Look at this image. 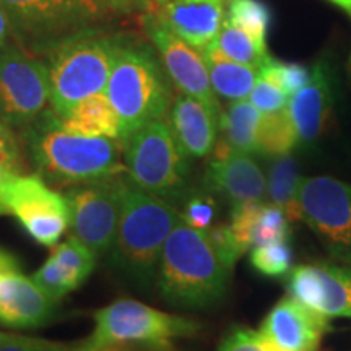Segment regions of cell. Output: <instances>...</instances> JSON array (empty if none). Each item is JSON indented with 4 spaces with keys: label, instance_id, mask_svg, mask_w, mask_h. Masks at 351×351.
Returning a JSON list of instances; mask_svg holds the SVG:
<instances>
[{
    "label": "cell",
    "instance_id": "cell-1",
    "mask_svg": "<svg viewBox=\"0 0 351 351\" xmlns=\"http://www.w3.org/2000/svg\"><path fill=\"white\" fill-rule=\"evenodd\" d=\"M36 174L57 187H73L127 173L121 140L82 137L60 125L52 108L19 132Z\"/></svg>",
    "mask_w": 351,
    "mask_h": 351
},
{
    "label": "cell",
    "instance_id": "cell-2",
    "mask_svg": "<svg viewBox=\"0 0 351 351\" xmlns=\"http://www.w3.org/2000/svg\"><path fill=\"white\" fill-rule=\"evenodd\" d=\"M231 270L208 232L189 226L181 218L163 245L156 283L171 304L199 309L221 300Z\"/></svg>",
    "mask_w": 351,
    "mask_h": 351
},
{
    "label": "cell",
    "instance_id": "cell-3",
    "mask_svg": "<svg viewBox=\"0 0 351 351\" xmlns=\"http://www.w3.org/2000/svg\"><path fill=\"white\" fill-rule=\"evenodd\" d=\"M106 95L119 116V140L152 121L166 119L173 90L158 52L134 34H122Z\"/></svg>",
    "mask_w": 351,
    "mask_h": 351
},
{
    "label": "cell",
    "instance_id": "cell-4",
    "mask_svg": "<svg viewBox=\"0 0 351 351\" xmlns=\"http://www.w3.org/2000/svg\"><path fill=\"white\" fill-rule=\"evenodd\" d=\"M179 219L181 212L174 205L148 194L124 173L119 226L109 252L112 265L142 287H150L163 245Z\"/></svg>",
    "mask_w": 351,
    "mask_h": 351
},
{
    "label": "cell",
    "instance_id": "cell-5",
    "mask_svg": "<svg viewBox=\"0 0 351 351\" xmlns=\"http://www.w3.org/2000/svg\"><path fill=\"white\" fill-rule=\"evenodd\" d=\"M16 46L44 59L86 34L106 32L112 16L96 0H0Z\"/></svg>",
    "mask_w": 351,
    "mask_h": 351
},
{
    "label": "cell",
    "instance_id": "cell-6",
    "mask_svg": "<svg viewBox=\"0 0 351 351\" xmlns=\"http://www.w3.org/2000/svg\"><path fill=\"white\" fill-rule=\"evenodd\" d=\"M121 36L119 33H91L44 57L49 67L51 108L57 117H64L88 96L106 91Z\"/></svg>",
    "mask_w": 351,
    "mask_h": 351
},
{
    "label": "cell",
    "instance_id": "cell-7",
    "mask_svg": "<svg viewBox=\"0 0 351 351\" xmlns=\"http://www.w3.org/2000/svg\"><path fill=\"white\" fill-rule=\"evenodd\" d=\"M121 145L122 161L132 181L174 207L181 204L191 191V168L168 121L148 122L121 140Z\"/></svg>",
    "mask_w": 351,
    "mask_h": 351
},
{
    "label": "cell",
    "instance_id": "cell-8",
    "mask_svg": "<svg viewBox=\"0 0 351 351\" xmlns=\"http://www.w3.org/2000/svg\"><path fill=\"white\" fill-rule=\"evenodd\" d=\"M199 328L197 320L163 313L134 300H122L96 311L95 330L83 340V351L130 343L166 346L176 337L194 335Z\"/></svg>",
    "mask_w": 351,
    "mask_h": 351
},
{
    "label": "cell",
    "instance_id": "cell-9",
    "mask_svg": "<svg viewBox=\"0 0 351 351\" xmlns=\"http://www.w3.org/2000/svg\"><path fill=\"white\" fill-rule=\"evenodd\" d=\"M51 104L49 67L15 43L0 49V119L21 132Z\"/></svg>",
    "mask_w": 351,
    "mask_h": 351
},
{
    "label": "cell",
    "instance_id": "cell-10",
    "mask_svg": "<svg viewBox=\"0 0 351 351\" xmlns=\"http://www.w3.org/2000/svg\"><path fill=\"white\" fill-rule=\"evenodd\" d=\"M0 205L44 247H54L70 226L65 195L38 174H12L0 187Z\"/></svg>",
    "mask_w": 351,
    "mask_h": 351
},
{
    "label": "cell",
    "instance_id": "cell-11",
    "mask_svg": "<svg viewBox=\"0 0 351 351\" xmlns=\"http://www.w3.org/2000/svg\"><path fill=\"white\" fill-rule=\"evenodd\" d=\"M301 219L313 230L326 251L351 267V184L328 178L302 179Z\"/></svg>",
    "mask_w": 351,
    "mask_h": 351
},
{
    "label": "cell",
    "instance_id": "cell-12",
    "mask_svg": "<svg viewBox=\"0 0 351 351\" xmlns=\"http://www.w3.org/2000/svg\"><path fill=\"white\" fill-rule=\"evenodd\" d=\"M122 174L69 187L70 231L96 257L111 252L121 217Z\"/></svg>",
    "mask_w": 351,
    "mask_h": 351
},
{
    "label": "cell",
    "instance_id": "cell-13",
    "mask_svg": "<svg viewBox=\"0 0 351 351\" xmlns=\"http://www.w3.org/2000/svg\"><path fill=\"white\" fill-rule=\"evenodd\" d=\"M140 20L174 86L181 93L202 101L212 111L221 112V106L210 83L208 70L199 52L176 36L160 20L156 12L147 13Z\"/></svg>",
    "mask_w": 351,
    "mask_h": 351
},
{
    "label": "cell",
    "instance_id": "cell-14",
    "mask_svg": "<svg viewBox=\"0 0 351 351\" xmlns=\"http://www.w3.org/2000/svg\"><path fill=\"white\" fill-rule=\"evenodd\" d=\"M288 291L324 317H351V267L304 263L288 274Z\"/></svg>",
    "mask_w": 351,
    "mask_h": 351
},
{
    "label": "cell",
    "instance_id": "cell-15",
    "mask_svg": "<svg viewBox=\"0 0 351 351\" xmlns=\"http://www.w3.org/2000/svg\"><path fill=\"white\" fill-rule=\"evenodd\" d=\"M204 187L225 197L231 212H236L245 205L262 204L267 195V176L251 155L231 150L218 140L205 171Z\"/></svg>",
    "mask_w": 351,
    "mask_h": 351
},
{
    "label": "cell",
    "instance_id": "cell-16",
    "mask_svg": "<svg viewBox=\"0 0 351 351\" xmlns=\"http://www.w3.org/2000/svg\"><path fill=\"white\" fill-rule=\"evenodd\" d=\"M54 304L23 274L19 258L0 247V324L13 328L46 326L54 315Z\"/></svg>",
    "mask_w": 351,
    "mask_h": 351
},
{
    "label": "cell",
    "instance_id": "cell-17",
    "mask_svg": "<svg viewBox=\"0 0 351 351\" xmlns=\"http://www.w3.org/2000/svg\"><path fill=\"white\" fill-rule=\"evenodd\" d=\"M339 95V73L324 57L311 70V78L289 98V114L298 132V145H313L327 127Z\"/></svg>",
    "mask_w": 351,
    "mask_h": 351
},
{
    "label": "cell",
    "instance_id": "cell-18",
    "mask_svg": "<svg viewBox=\"0 0 351 351\" xmlns=\"http://www.w3.org/2000/svg\"><path fill=\"white\" fill-rule=\"evenodd\" d=\"M330 330L328 319L285 296L263 319L258 333L282 351H315L324 333Z\"/></svg>",
    "mask_w": 351,
    "mask_h": 351
},
{
    "label": "cell",
    "instance_id": "cell-19",
    "mask_svg": "<svg viewBox=\"0 0 351 351\" xmlns=\"http://www.w3.org/2000/svg\"><path fill=\"white\" fill-rule=\"evenodd\" d=\"M155 12L176 36L199 54L213 44L225 21L223 0H168Z\"/></svg>",
    "mask_w": 351,
    "mask_h": 351
},
{
    "label": "cell",
    "instance_id": "cell-20",
    "mask_svg": "<svg viewBox=\"0 0 351 351\" xmlns=\"http://www.w3.org/2000/svg\"><path fill=\"white\" fill-rule=\"evenodd\" d=\"M219 114L192 96H174L169 109L168 124L182 152L189 158L212 155L218 142Z\"/></svg>",
    "mask_w": 351,
    "mask_h": 351
},
{
    "label": "cell",
    "instance_id": "cell-21",
    "mask_svg": "<svg viewBox=\"0 0 351 351\" xmlns=\"http://www.w3.org/2000/svg\"><path fill=\"white\" fill-rule=\"evenodd\" d=\"M65 132L82 137H104L119 140L121 122L106 91L88 96L75 104L64 117H59Z\"/></svg>",
    "mask_w": 351,
    "mask_h": 351
},
{
    "label": "cell",
    "instance_id": "cell-22",
    "mask_svg": "<svg viewBox=\"0 0 351 351\" xmlns=\"http://www.w3.org/2000/svg\"><path fill=\"white\" fill-rule=\"evenodd\" d=\"M205 67L208 70L210 83L215 95L228 101H241L251 95L256 85L258 72L247 65L232 62L219 52L215 44H210L207 49L200 52Z\"/></svg>",
    "mask_w": 351,
    "mask_h": 351
},
{
    "label": "cell",
    "instance_id": "cell-23",
    "mask_svg": "<svg viewBox=\"0 0 351 351\" xmlns=\"http://www.w3.org/2000/svg\"><path fill=\"white\" fill-rule=\"evenodd\" d=\"M261 121L262 114L252 106L251 101H232L219 112V140L225 142L231 150L254 155L258 150Z\"/></svg>",
    "mask_w": 351,
    "mask_h": 351
},
{
    "label": "cell",
    "instance_id": "cell-24",
    "mask_svg": "<svg viewBox=\"0 0 351 351\" xmlns=\"http://www.w3.org/2000/svg\"><path fill=\"white\" fill-rule=\"evenodd\" d=\"M302 176L298 173V163L291 155L276 156L267 174V195L270 204L287 215L289 221H300V189Z\"/></svg>",
    "mask_w": 351,
    "mask_h": 351
},
{
    "label": "cell",
    "instance_id": "cell-25",
    "mask_svg": "<svg viewBox=\"0 0 351 351\" xmlns=\"http://www.w3.org/2000/svg\"><path fill=\"white\" fill-rule=\"evenodd\" d=\"M213 44L226 59L256 69L257 72H261L274 59L269 54L267 44L256 41L243 29H239L238 26L228 23L226 20L223 21L221 29H219Z\"/></svg>",
    "mask_w": 351,
    "mask_h": 351
},
{
    "label": "cell",
    "instance_id": "cell-26",
    "mask_svg": "<svg viewBox=\"0 0 351 351\" xmlns=\"http://www.w3.org/2000/svg\"><path fill=\"white\" fill-rule=\"evenodd\" d=\"M296 145L298 132L288 108L262 116L258 129V155L271 158L291 155Z\"/></svg>",
    "mask_w": 351,
    "mask_h": 351
},
{
    "label": "cell",
    "instance_id": "cell-27",
    "mask_svg": "<svg viewBox=\"0 0 351 351\" xmlns=\"http://www.w3.org/2000/svg\"><path fill=\"white\" fill-rule=\"evenodd\" d=\"M270 7L263 0H230L226 10V21L232 26H238L252 36L256 41L267 44V34H269L271 25Z\"/></svg>",
    "mask_w": 351,
    "mask_h": 351
},
{
    "label": "cell",
    "instance_id": "cell-28",
    "mask_svg": "<svg viewBox=\"0 0 351 351\" xmlns=\"http://www.w3.org/2000/svg\"><path fill=\"white\" fill-rule=\"evenodd\" d=\"M252 247L288 243L289 219L274 204H258L252 223Z\"/></svg>",
    "mask_w": 351,
    "mask_h": 351
},
{
    "label": "cell",
    "instance_id": "cell-29",
    "mask_svg": "<svg viewBox=\"0 0 351 351\" xmlns=\"http://www.w3.org/2000/svg\"><path fill=\"white\" fill-rule=\"evenodd\" d=\"M51 256L75 280L78 287L85 282L88 276L93 274L96 267V258H98L86 245H83L73 236H70L65 243L54 245Z\"/></svg>",
    "mask_w": 351,
    "mask_h": 351
},
{
    "label": "cell",
    "instance_id": "cell-30",
    "mask_svg": "<svg viewBox=\"0 0 351 351\" xmlns=\"http://www.w3.org/2000/svg\"><path fill=\"white\" fill-rule=\"evenodd\" d=\"M181 204V218L184 223L200 231L212 230L218 213L217 202L212 197V192H208L207 189L204 191H192L191 189Z\"/></svg>",
    "mask_w": 351,
    "mask_h": 351
},
{
    "label": "cell",
    "instance_id": "cell-31",
    "mask_svg": "<svg viewBox=\"0 0 351 351\" xmlns=\"http://www.w3.org/2000/svg\"><path fill=\"white\" fill-rule=\"evenodd\" d=\"M32 280L44 295L54 302L62 300L70 291L78 288L75 280L64 270V267L52 256L43 263L41 269L34 271Z\"/></svg>",
    "mask_w": 351,
    "mask_h": 351
},
{
    "label": "cell",
    "instance_id": "cell-32",
    "mask_svg": "<svg viewBox=\"0 0 351 351\" xmlns=\"http://www.w3.org/2000/svg\"><path fill=\"white\" fill-rule=\"evenodd\" d=\"M258 75L274 83L283 93H287L291 98L293 95L298 93L309 82L311 70L306 65L298 62H282V60L271 59L258 72Z\"/></svg>",
    "mask_w": 351,
    "mask_h": 351
},
{
    "label": "cell",
    "instance_id": "cell-33",
    "mask_svg": "<svg viewBox=\"0 0 351 351\" xmlns=\"http://www.w3.org/2000/svg\"><path fill=\"white\" fill-rule=\"evenodd\" d=\"M251 263L265 276H285L293 269V251L288 243L256 245L251 251Z\"/></svg>",
    "mask_w": 351,
    "mask_h": 351
},
{
    "label": "cell",
    "instance_id": "cell-34",
    "mask_svg": "<svg viewBox=\"0 0 351 351\" xmlns=\"http://www.w3.org/2000/svg\"><path fill=\"white\" fill-rule=\"evenodd\" d=\"M249 101L262 116H265V114H275L287 109L289 104V96L283 93L274 83L258 75L256 85H254L251 95H249Z\"/></svg>",
    "mask_w": 351,
    "mask_h": 351
},
{
    "label": "cell",
    "instance_id": "cell-35",
    "mask_svg": "<svg viewBox=\"0 0 351 351\" xmlns=\"http://www.w3.org/2000/svg\"><path fill=\"white\" fill-rule=\"evenodd\" d=\"M0 351H83V341L78 343H59L33 337L10 335L0 340Z\"/></svg>",
    "mask_w": 351,
    "mask_h": 351
},
{
    "label": "cell",
    "instance_id": "cell-36",
    "mask_svg": "<svg viewBox=\"0 0 351 351\" xmlns=\"http://www.w3.org/2000/svg\"><path fill=\"white\" fill-rule=\"evenodd\" d=\"M219 351H282L276 346L269 343L261 333L251 328H236L230 335L226 337V340L223 341V345L219 346Z\"/></svg>",
    "mask_w": 351,
    "mask_h": 351
},
{
    "label": "cell",
    "instance_id": "cell-37",
    "mask_svg": "<svg viewBox=\"0 0 351 351\" xmlns=\"http://www.w3.org/2000/svg\"><path fill=\"white\" fill-rule=\"evenodd\" d=\"M0 163L7 165L15 173H21L23 168L20 140L2 119H0Z\"/></svg>",
    "mask_w": 351,
    "mask_h": 351
},
{
    "label": "cell",
    "instance_id": "cell-38",
    "mask_svg": "<svg viewBox=\"0 0 351 351\" xmlns=\"http://www.w3.org/2000/svg\"><path fill=\"white\" fill-rule=\"evenodd\" d=\"M101 8H104L112 16L138 15L142 19L147 13L156 10L153 0H96Z\"/></svg>",
    "mask_w": 351,
    "mask_h": 351
},
{
    "label": "cell",
    "instance_id": "cell-39",
    "mask_svg": "<svg viewBox=\"0 0 351 351\" xmlns=\"http://www.w3.org/2000/svg\"><path fill=\"white\" fill-rule=\"evenodd\" d=\"M10 43H13L10 21L7 19L5 10L0 5V49H3V47L8 46Z\"/></svg>",
    "mask_w": 351,
    "mask_h": 351
},
{
    "label": "cell",
    "instance_id": "cell-40",
    "mask_svg": "<svg viewBox=\"0 0 351 351\" xmlns=\"http://www.w3.org/2000/svg\"><path fill=\"white\" fill-rule=\"evenodd\" d=\"M328 2H332L333 5L341 8V10H343L351 19V0H328Z\"/></svg>",
    "mask_w": 351,
    "mask_h": 351
},
{
    "label": "cell",
    "instance_id": "cell-41",
    "mask_svg": "<svg viewBox=\"0 0 351 351\" xmlns=\"http://www.w3.org/2000/svg\"><path fill=\"white\" fill-rule=\"evenodd\" d=\"M153 2H155L156 7H161V5H163V3L168 2V0H153Z\"/></svg>",
    "mask_w": 351,
    "mask_h": 351
},
{
    "label": "cell",
    "instance_id": "cell-42",
    "mask_svg": "<svg viewBox=\"0 0 351 351\" xmlns=\"http://www.w3.org/2000/svg\"><path fill=\"white\" fill-rule=\"evenodd\" d=\"M7 337H8V333H3V332H0V340L7 339Z\"/></svg>",
    "mask_w": 351,
    "mask_h": 351
},
{
    "label": "cell",
    "instance_id": "cell-43",
    "mask_svg": "<svg viewBox=\"0 0 351 351\" xmlns=\"http://www.w3.org/2000/svg\"><path fill=\"white\" fill-rule=\"evenodd\" d=\"M223 2H225V3H228V2H230V0H223Z\"/></svg>",
    "mask_w": 351,
    "mask_h": 351
}]
</instances>
